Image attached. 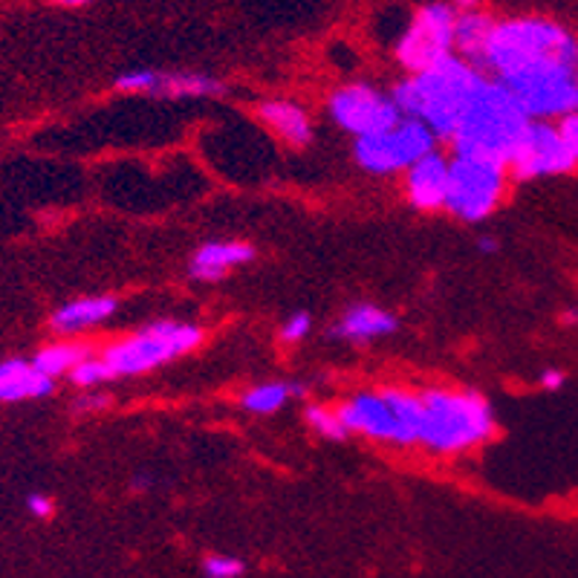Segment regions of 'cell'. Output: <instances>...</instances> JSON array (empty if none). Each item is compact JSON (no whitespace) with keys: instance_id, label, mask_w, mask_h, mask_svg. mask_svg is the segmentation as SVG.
Returning <instances> with one entry per match:
<instances>
[{"instance_id":"cell-16","label":"cell","mask_w":578,"mask_h":578,"mask_svg":"<svg viewBox=\"0 0 578 578\" xmlns=\"http://www.w3.org/2000/svg\"><path fill=\"white\" fill-rule=\"evenodd\" d=\"M257 116L261 122L281 136L287 145L292 148H306L313 142V124H310V116L301 105L289 99H269L257 105Z\"/></svg>"},{"instance_id":"cell-18","label":"cell","mask_w":578,"mask_h":578,"mask_svg":"<svg viewBox=\"0 0 578 578\" xmlns=\"http://www.w3.org/2000/svg\"><path fill=\"white\" fill-rule=\"evenodd\" d=\"M119 310L116 298L110 296H91V298H75L52 315V330L56 333H79L87 330L93 324L108 322L110 315Z\"/></svg>"},{"instance_id":"cell-21","label":"cell","mask_w":578,"mask_h":578,"mask_svg":"<svg viewBox=\"0 0 578 578\" xmlns=\"http://www.w3.org/2000/svg\"><path fill=\"white\" fill-rule=\"evenodd\" d=\"M91 359V350L84 345H75V341H56V345H47L44 350H38L33 359L35 371L47 373L50 380L56 376H64V373H73L82 362Z\"/></svg>"},{"instance_id":"cell-23","label":"cell","mask_w":578,"mask_h":578,"mask_svg":"<svg viewBox=\"0 0 578 578\" xmlns=\"http://www.w3.org/2000/svg\"><path fill=\"white\" fill-rule=\"evenodd\" d=\"M306 422H310V429L324 439H345L350 431L341 422L339 408H324V405H313V408H306Z\"/></svg>"},{"instance_id":"cell-22","label":"cell","mask_w":578,"mask_h":578,"mask_svg":"<svg viewBox=\"0 0 578 578\" xmlns=\"http://www.w3.org/2000/svg\"><path fill=\"white\" fill-rule=\"evenodd\" d=\"M301 385H292V382H261L255 388H249L240 399V405L246 408L249 413H257V417H269V413H278L284 405L292 397L301 394Z\"/></svg>"},{"instance_id":"cell-14","label":"cell","mask_w":578,"mask_h":578,"mask_svg":"<svg viewBox=\"0 0 578 578\" xmlns=\"http://www.w3.org/2000/svg\"><path fill=\"white\" fill-rule=\"evenodd\" d=\"M448 177H451V159L439 157L437 150L422 157L417 166L405 171V194L408 203L420 212L446 208Z\"/></svg>"},{"instance_id":"cell-31","label":"cell","mask_w":578,"mask_h":578,"mask_svg":"<svg viewBox=\"0 0 578 578\" xmlns=\"http://www.w3.org/2000/svg\"><path fill=\"white\" fill-rule=\"evenodd\" d=\"M478 249H480V252H483V255H492V252H497V249H501V246H497V240L495 238H480L478 240Z\"/></svg>"},{"instance_id":"cell-1","label":"cell","mask_w":578,"mask_h":578,"mask_svg":"<svg viewBox=\"0 0 578 578\" xmlns=\"http://www.w3.org/2000/svg\"><path fill=\"white\" fill-rule=\"evenodd\" d=\"M480 82H483V73L478 67L462 61L460 56H451L425 73L408 75L394 87L390 96L405 119H417L434 136L455 140L462 113L469 108Z\"/></svg>"},{"instance_id":"cell-11","label":"cell","mask_w":578,"mask_h":578,"mask_svg":"<svg viewBox=\"0 0 578 578\" xmlns=\"http://www.w3.org/2000/svg\"><path fill=\"white\" fill-rule=\"evenodd\" d=\"M330 116L333 122L353 133L356 140L373 136V133L390 131L394 124L402 122L394 96H385L376 87L364 82L345 84L330 96Z\"/></svg>"},{"instance_id":"cell-20","label":"cell","mask_w":578,"mask_h":578,"mask_svg":"<svg viewBox=\"0 0 578 578\" xmlns=\"http://www.w3.org/2000/svg\"><path fill=\"white\" fill-rule=\"evenodd\" d=\"M52 380L47 373L35 371L33 362H21L7 380L0 382V402H29L52 394Z\"/></svg>"},{"instance_id":"cell-10","label":"cell","mask_w":578,"mask_h":578,"mask_svg":"<svg viewBox=\"0 0 578 578\" xmlns=\"http://www.w3.org/2000/svg\"><path fill=\"white\" fill-rule=\"evenodd\" d=\"M457 9L448 3H429L413 15L411 26L397 44V61L411 75L425 73L439 61L455 56Z\"/></svg>"},{"instance_id":"cell-33","label":"cell","mask_w":578,"mask_h":578,"mask_svg":"<svg viewBox=\"0 0 578 578\" xmlns=\"http://www.w3.org/2000/svg\"><path fill=\"white\" fill-rule=\"evenodd\" d=\"M52 7H67V9H79L84 3H91V0H50Z\"/></svg>"},{"instance_id":"cell-2","label":"cell","mask_w":578,"mask_h":578,"mask_svg":"<svg viewBox=\"0 0 578 578\" xmlns=\"http://www.w3.org/2000/svg\"><path fill=\"white\" fill-rule=\"evenodd\" d=\"M529 122L532 119L523 113L513 93L501 82L483 75L455 133V150L466 157L495 159L509 168V159L523 140Z\"/></svg>"},{"instance_id":"cell-6","label":"cell","mask_w":578,"mask_h":578,"mask_svg":"<svg viewBox=\"0 0 578 578\" xmlns=\"http://www.w3.org/2000/svg\"><path fill=\"white\" fill-rule=\"evenodd\" d=\"M200 341H203V330L194 327V324L157 322L142 327L140 333H133L128 339L110 345L101 353V362L108 364L113 380H119V376H140V373H148L154 368H162V364L191 353Z\"/></svg>"},{"instance_id":"cell-36","label":"cell","mask_w":578,"mask_h":578,"mask_svg":"<svg viewBox=\"0 0 578 578\" xmlns=\"http://www.w3.org/2000/svg\"><path fill=\"white\" fill-rule=\"evenodd\" d=\"M576 73H578V58H576Z\"/></svg>"},{"instance_id":"cell-5","label":"cell","mask_w":578,"mask_h":578,"mask_svg":"<svg viewBox=\"0 0 578 578\" xmlns=\"http://www.w3.org/2000/svg\"><path fill=\"white\" fill-rule=\"evenodd\" d=\"M339 417L350 434H364L394 446H411L420 443L422 397L399 388L364 390L341 405Z\"/></svg>"},{"instance_id":"cell-30","label":"cell","mask_w":578,"mask_h":578,"mask_svg":"<svg viewBox=\"0 0 578 578\" xmlns=\"http://www.w3.org/2000/svg\"><path fill=\"white\" fill-rule=\"evenodd\" d=\"M108 405H110L108 397H101V394H87V397H82L75 402V408H79V411H105Z\"/></svg>"},{"instance_id":"cell-8","label":"cell","mask_w":578,"mask_h":578,"mask_svg":"<svg viewBox=\"0 0 578 578\" xmlns=\"http://www.w3.org/2000/svg\"><path fill=\"white\" fill-rule=\"evenodd\" d=\"M504 162L483 157H466L455 154L451 159V177H448L446 208L466 224H480L497 208L506 189Z\"/></svg>"},{"instance_id":"cell-25","label":"cell","mask_w":578,"mask_h":578,"mask_svg":"<svg viewBox=\"0 0 578 578\" xmlns=\"http://www.w3.org/2000/svg\"><path fill=\"white\" fill-rule=\"evenodd\" d=\"M246 573V564L234 555H208L203 562V576L206 578H240Z\"/></svg>"},{"instance_id":"cell-9","label":"cell","mask_w":578,"mask_h":578,"mask_svg":"<svg viewBox=\"0 0 578 578\" xmlns=\"http://www.w3.org/2000/svg\"><path fill=\"white\" fill-rule=\"evenodd\" d=\"M437 136L417 119H405L390 131L356 140V162L368 173H399L434 154Z\"/></svg>"},{"instance_id":"cell-4","label":"cell","mask_w":578,"mask_h":578,"mask_svg":"<svg viewBox=\"0 0 578 578\" xmlns=\"http://www.w3.org/2000/svg\"><path fill=\"white\" fill-rule=\"evenodd\" d=\"M495 434L492 408L474 390H425L420 443L437 455H460Z\"/></svg>"},{"instance_id":"cell-7","label":"cell","mask_w":578,"mask_h":578,"mask_svg":"<svg viewBox=\"0 0 578 578\" xmlns=\"http://www.w3.org/2000/svg\"><path fill=\"white\" fill-rule=\"evenodd\" d=\"M497 82V79H495ZM532 122H550L578 110V73L567 61H544L501 79Z\"/></svg>"},{"instance_id":"cell-34","label":"cell","mask_w":578,"mask_h":578,"mask_svg":"<svg viewBox=\"0 0 578 578\" xmlns=\"http://www.w3.org/2000/svg\"><path fill=\"white\" fill-rule=\"evenodd\" d=\"M460 9H478V0H455Z\"/></svg>"},{"instance_id":"cell-17","label":"cell","mask_w":578,"mask_h":578,"mask_svg":"<svg viewBox=\"0 0 578 578\" xmlns=\"http://www.w3.org/2000/svg\"><path fill=\"white\" fill-rule=\"evenodd\" d=\"M397 333V315L382 310L373 304H356L350 306L341 322L330 330V339H345V341H373L382 336Z\"/></svg>"},{"instance_id":"cell-28","label":"cell","mask_w":578,"mask_h":578,"mask_svg":"<svg viewBox=\"0 0 578 578\" xmlns=\"http://www.w3.org/2000/svg\"><path fill=\"white\" fill-rule=\"evenodd\" d=\"M26 509L35 515V518H52V513H56V506H52V501L47 495H29L26 497Z\"/></svg>"},{"instance_id":"cell-32","label":"cell","mask_w":578,"mask_h":578,"mask_svg":"<svg viewBox=\"0 0 578 578\" xmlns=\"http://www.w3.org/2000/svg\"><path fill=\"white\" fill-rule=\"evenodd\" d=\"M21 362H24V359H7V362H0V382L7 380L9 373L15 371V368H17V364H21Z\"/></svg>"},{"instance_id":"cell-19","label":"cell","mask_w":578,"mask_h":578,"mask_svg":"<svg viewBox=\"0 0 578 578\" xmlns=\"http://www.w3.org/2000/svg\"><path fill=\"white\" fill-rule=\"evenodd\" d=\"M497 21H492L489 15L478 12V9H462L457 12V26H455V56H460L462 61L480 67L483 64V52H486L489 35L495 29Z\"/></svg>"},{"instance_id":"cell-3","label":"cell","mask_w":578,"mask_h":578,"mask_svg":"<svg viewBox=\"0 0 578 578\" xmlns=\"http://www.w3.org/2000/svg\"><path fill=\"white\" fill-rule=\"evenodd\" d=\"M578 44L562 24L546 17H509L497 21L489 35L483 64L495 73V79L544 64V61H567L576 64Z\"/></svg>"},{"instance_id":"cell-26","label":"cell","mask_w":578,"mask_h":578,"mask_svg":"<svg viewBox=\"0 0 578 578\" xmlns=\"http://www.w3.org/2000/svg\"><path fill=\"white\" fill-rule=\"evenodd\" d=\"M310 327H313V322H310V315L306 313L289 315L287 324H284V330H281V341H287V345H296V341L306 339Z\"/></svg>"},{"instance_id":"cell-27","label":"cell","mask_w":578,"mask_h":578,"mask_svg":"<svg viewBox=\"0 0 578 578\" xmlns=\"http://www.w3.org/2000/svg\"><path fill=\"white\" fill-rule=\"evenodd\" d=\"M558 131H562L567 148L573 150V157L578 159V110L570 116H564L562 122H558Z\"/></svg>"},{"instance_id":"cell-24","label":"cell","mask_w":578,"mask_h":578,"mask_svg":"<svg viewBox=\"0 0 578 578\" xmlns=\"http://www.w3.org/2000/svg\"><path fill=\"white\" fill-rule=\"evenodd\" d=\"M70 380H73V385H79V388H99L105 382H113V376H110L108 364L101 362V356L99 359H93L91 356L87 362H82L70 373Z\"/></svg>"},{"instance_id":"cell-13","label":"cell","mask_w":578,"mask_h":578,"mask_svg":"<svg viewBox=\"0 0 578 578\" xmlns=\"http://www.w3.org/2000/svg\"><path fill=\"white\" fill-rule=\"evenodd\" d=\"M116 91L159 96V99H212L224 96L226 84L203 73H159V70H133L116 79Z\"/></svg>"},{"instance_id":"cell-29","label":"cell","mask_w":578,"mask_h":578,"mask_svg":"<svg viewBox=\"0 0 578 578\" xmlns=\"http://www.w3.org/2000/svg\"><path fill=\"white\" fill-rule=\"evenodd\" d=\"M564 382H567V376H564V371H558V368H546V371L541 373V388L544 390H562Z\"/></svg>"},{"instance_id":"cell-12","label":"cell","mask_w":578,"mask_h":578,"mask_svg":"<svg viewBox=\"0 0 578 578\" xmlns=\"http://www.w3.org/2000/svg\"><path fill=\"white\" fill-rule=\"evenodd\" d=\"M578 159L567 148L562 131L550 122H529L523 140L509 159L515 180H538V177H562L576 171Z\"/></svg>"},{"instance_id":"cell-35","label":"cell","mask_w":578,"mask_h":578,"mask_svg":"<svg viewBox=\"0 0 578 578\" xmlns=\"http://www.w3.org/2000/svg\"><path fill=\"white\" fill-rule=\"evenodd\" d=\"M564 324H578V310H570V313H564Z\"/></svg>"},{"instance_id":"cell-15","label":"cell","mask_w":578,"mask_h":578,"mask_svg":"<svg viewBox=\"0 0 578 578\" xmlns=\"http://www.w3.org/2000/svg\"><path fill=\"white\" fill-rule=\"evenodd\" d=\"M255 257V249L238 240H212L191 255L189 273L197 281H220L231 269L249 264Z\"/></svg>"}]
</instances>
